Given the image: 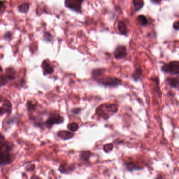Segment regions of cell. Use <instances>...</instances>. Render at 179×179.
Listing matches in <instances>:
<instances>
[{"mask_svg": "<svg viewBox=\"0 0 179 179\" xmlns=\"http://www.w3.org/2000/svg\"><path fill=\"white\" fill-rule=\"evenodd\" d=\"M118 108L115 104L105 103L99 106L96 109V113L104 119H108L117 112Z\"/></svg>", "mask_w": 179, "mask_h": 179, "instance_id": "obj_2", "label": "cell"}, {"mask_svg": "<svg viewBox=\"0 0 179 179\" xmlns=\"http://www.w3.org/2000/svg\"><path fill=\"white\" fill-rule=\"evenodd\" d=\"M12 108V104L11 102L8 100H5L1 108V115H3L4 114L10 113Z\"/></svg>", "mask_w": 179, "mask_h": 179, "instance_id": "obj_10", "label": "cell"}, {"mask_svg": "<svg viewBox=\"0 0 179 179\" xmlns=\"http://www.w3.org/2000/svg\"><path fill=\"white\" fill-rule=\"evenodd\" d=\"M57 136L63 140H68L73 138L74 136L73 133L67 131H60L57 133Z\"/></svg>", "mask_w": 179, "mask_h": 179, "instance_id": "obj_9", "label": "cell"}, {"mask_svg": "<svg viewBox=\"0 0 179 179\" xmlns=\"http://www.w3.org/2000/svg\"><path fill=\"white\" fill-rule=\"evenodd\" d=\"M166 82L173 88L179 90V79L176 78H168Z\"/></svg>", "mask_w": 179, "mask_h": 179, "instance_id": "obj_11", "label": "cell"}, {"mask_svg": "<svg viewBox=\"0 0 179 179\" xmlns=\"http://www.w3.org/2000/svg\"><path fill=\"white\" fill-rule=\"evenodd\" d=\"M91 154V152L88 151H84L81 153V158L85 161H88Z\"/></svg>", "mask_w": 179, "mask_h": 179, "instance_id": "obj_21", "label": "cell"}, {"mask_svg": "<svg viewBox=\"0 0 179 179\" xmlns=\"http://www.w3.org/2000/svg\"><path fill=\"white\" fill-rule=\"evenodd\" d=\"M12 147L5 141L3 135L1 138L0 143V163L1 164H7L11 163L13 158L11 154Z\"/></svg>", "mask_w": 179, "mask_h": 179, "instance_id": "obj_1", "label": "cell"}, {"mask_svg": "<svg viewBox=\"0 0 179 179\" xmlns=\"http://www.w3.org/2000/svg\"><path fill=\"white\" fill-rule=\"evenodd\" d=\"M64 119L58 114H53L50 116L45 123V125L47 128L50 129L53 126L56 124H60L63 123Z\"/></svg>", "mask_w": 179, "mask_h": 179, "instance_id": "obj_6", "label": "cell"}, {"mask_svg": "<svg viewBox=\"0 0 179 179\" xmlns=\"http://www.w3.org/2000/svg\"><path fill=\"white\" fill-rule=\"evenodd\" d=\"M105 70L103 69H94L92 71V76L93 78L97 80L102 77Z\"/></svg>", "mask_w": 179, "mask_h": 179, "instance_id": "obj_15", "label": "cell"}, {"mask_svg": "<svg viewBox=\"0 0 179 179\" xmlns=\"http://www.w3.org/2000/svg\"><path fill=\"white\" fill-rule=\"evenodd\" d=\"M118 29L121 35H127V31L126 25L123 22L120 21L118 24Z\"/></svg>", "mask_w": 179, "mask_h": 179, "instance_id": "obj_16", "label": "cell"}, {"mask_svg": "<svg viewBox=\"0 0 179 179\" xmlns=\"http://www.w3.org/2000/svg\"><path fill=\"white\" fill-rule=\"evenodd\" d=\"M151 1L153 3H159L161 0H151Z\"/></svg>", "mask_w": 179, "mask_h": 179, "instance_id": "obj_30", "label": "cell"}, {"mask_svg": "<svg viewBox=\"0 0 179 179\" xmlns=\"http://www.w3.org/2000/svg\"><path fill=\"white\" fill-rule=\"evenodd\" d=\"M137 20L139 24L142 26H146L148 24V19L145 16L143 15L139 16L137 18Z\"/></svg>", "mask_w": 179, "mask_h": 179, "instance_id": "obj_19", "label": "cell"}, {"mask_svg": "<svg viewBox=\"0 0 179 179\" xmlns=\"http://www.w3.org/2000/svg\"><path fill=\"white\" fill-rule=\"evenodd\" d=\"M31 179H40L39 177H37L36 175H33Z\"/></svg>", "mask_w": 179, "mask_h": 179, "instance_id": "obj_32", "label": "cell"}, {"mask_svg": "<svg viewBox=\"0 0 179 179\" xmlns=\"http://www.w3.org/2000/svg\"><path fill=\"white\" fill-rule=\"evenodd\" d=\"M133 4L135 11H138L144 6L143 0H133Z\"/></svg>", "mask_w": 179, "mask_h": 179, "instance_id": "obj_14", "label": "cell"}, {"mask_svg": "<svg viewBox=\"0 0 179 179\" xmlns=\"http://www.w3.org/2000/svg\"><path fill=\"white\" fill-rule=\"evenodd\" d=\"M127 167L128 169L130 171H132V170L133 171V170H135L140 169V167H138L136 164L131 163V162L127 164Z\"/></svg>", "mask_w": 179, "mask_h": 179, "instance_id": "obj_22", "label": "cell"}, {"mask_svg": "<svg viewBox=\"0 0 179 179\" xmlns=\"http://www.w3.org/2000/svg\"><path fill=\"white\" fill-rule=\"evenodd\" d=\"M12 36V33L10 31H8L7 32H6L3 35L4 38L6 39H10L11 38Z\"/></svg>", "mask_w": 179, "mask_h": 179, "instance_id": "obj_27", "label": "cell"}, {"mask_svg": "<svg viewBox=\"0 0 179 179\" xmlns=\"http://www.w3.org/2000/svg\"><path fill=\"white\" fill-rule=\"evenodd\" d=\"M97 82L105 87H117L121 83V80L117 78L112 77H101L97 80Z\"/></svg>", "mask_w": 179, "mask_h": 179, "instance_id": "obj_3", "label": "cell"}, {"mask_svg": "<svg viewBox=\"0 0 179 179\" xmlns=\"http://www.w3.org/2000/svg\"><path fill=\"white\" fill-rule=\"evenodd\" d=\"M113 147H114V146H113V144H107L104 145L103 149L105 152H108L110 151L111 150H112Z\"/></svg>", "mask_w": 179, "mask_h": 179, "instance_id": "obj_25", "label": "cell"}, {"mask_svg": "<svg viewBox=\"0 0 179 179\" xmlns=\"http://www.w3.org/2000/svg\"><path fill=\"white\" fill-rule=\"evenodd\" d=\"M142 75V70L140 68H137L132 75V78L135 81H138Z\"/></svg>", "mask_w": 179, "mask_h": 179, "instance_id": "obj_17", "label": "cell"}, {"mask_svg": "<svg viewBox=\"0 0 179 179\" xmlns=\"http://www.w3.org/2000/svg\"><path fill=\"white\" fill-rule=\"evenodd\" d=\"M162 71L166 73L172 75H179V61H173L168 64H165L162 67Z\"/></svg>", "mask_w": 179, "mask_h": 179, "instance_id": "obj_4", "label": "cell"}, {"mask_svg": "<svg viewBox=\"0 0 179 179\" xmlns=\"http://www.w3.org/2000/svg\"><path fill=\"white\" fill-rule=\"evenodd\" d=\"M8 81L9 80L7 79V78L6 77L5 75H1V79H0V81H1L0 85H1V87H3V86L5 85L8 83Z\"/></svg>", "mask_w": 179, "mask_h": 179, "instance_id": "obj_23", "label": "cell"}, {"mask_svg": "<svg viewBox=\"0 0 179 179\" xmlns=\"http://www.w3.org/2000/svg\"><path fill=\"white\" fill-rule=\"evenodd\" d=\"M173 27L175 30L179 31V21H176L173 23Z\"/></svg>", "mask_w": 179, "mask_h": 179, "instance_id": "obj_29", "label": "cell"}, {"mask_svg": "<svg viewBox=\"0 0 179 179\" xmlns=\"http://www.w3.org/2000/svg\"><path fill=\"white\" fill-rule=\"evenodd\" d=\"M42 68L44 75H48L53 73L54 71V67L50 64L48 60H45L42 64Z\"/></svg>", "mask_w": 179, "mask_h": 179, "instance_id": "obj_8", "label": "cell"}, {"mask_svg": "<svg viewBox=\"0 0 179 179\" xmlns=\"http://www.w3.org/2000/svg\"><path fill=\"white\" fill-rule=\"evenodd\" d=\"M154 179H164L163 177H162L161 175H158L157 177Z\"/></svg>", "mask_w": 179, "mask_h": 179, "instance_id": "obj_31", "label": "cell"}, {"mask_svg": "<svg viewBox=\"0 0 179 179\" xmlns=\"http://www.w3.org/2000/svg\"><path fill=\"white\" fill-rule=\"evenodd\" d=\"M5 75L9 81L13 80L15 78V72L13 68H9L6 70V73Z\"/></svg>", "mask_w": 179, "mask_h": 179, "instance_id": "obj_13", "label": "cell"}, {"mask_svg": "<svg viewBox=\"0 0 179 179\" xmlns=\"http://www.w3.org/2000/svg\"><path fill=\"white\" fill-rule=\"evenodd\" d=\"M67 128L69 131L72 132H75L79 129V126L76 123H71L67 125Z\"/></svg>", "mask_w": 179, "mask_h": 179, "instance_id": "obj_20", "label": "cell"}, {"mask_svg": "<svg viewBox=\"0 0 179 179\" xmlns=\"http://www.w3.org/2000/svg\"><path fill=\"white\" fill-rule=\"evenodd\" d=\"M29 7H30V4L29 3L24 2L18 6L17 10L19 13H21L22 14H26L27 13V12H29Z\"/></svg>", "mask_w": 179, "mask_h": 179, "instance_id": "obj_12", "label": "cell"}, {"mask_svg": "<svg viewBox=\"0 0 179 179\" xmlns=\"http://www.w3.org/2000/svg\"><path fill=\"white\" fill-rule=\"evenodd\" d=\"M5 1H3V0H1V4H0V12H1V14L2 15L4 13L6 9V4L5 3Z\"/></svg>", "mask_w": 179, "mask_h": 179, "instance_id": "obj_24", "label": "cell"}, {"mask_svg": "<svg viewBox=\"0 0 179 179\" xmlns=\"http://www.w3.org/2000/svg\"><path fill=\"white\" fill-rule=\"evenodd\" d=\"M84 0H65V6L74 12L81 13V6Z\"/></svg>", "mask_w": 179, "mask_h": 179, "instance_id": "obj_5", "label": "cell"}, {"mask_svg": "<svg viewBox=\"0 0 179 179\" xmlns=\"http://www.w3.org/2000/svg\"><path fill=\"white\" fill-rule=\"evenodd\" d=\"M54 37L53 35L49 33L48 31H45L43 34V40L45 41L46 42H52L53 41Z\"/></svg>", "mask_w": 179, "mask_h": 179, "instance_id": "obj_18", "label": "cell"}, {"mask_svg": "<svg viewBox=\"0 0 179 179\" xmlns=\"http://www.w3.org/2000/svg\"><path fill=\"white\" fill-rule=\"evenodd\" d=\"M127 49L125 46L119 45L114 51V56L116 59H122L127 56Z\"/></svg>", "mask_w": 179, "mask_h": 179, "instance_id": "obj_7", "label": "cell"}, {"mask_svg": "<svg viewBox=\"0 0 179 179\" xmlns=\"http://www.w3.org/2000/svg\"><path fill=\"white\" fill-rule=\"evenodd\" d=\"M27 107L29 111H31V110L34 109L35 107H36V105H35L34 103H33V102H31V101H28V102H27Z\"/></svg>", "mask_w": 179, "mask_h": 179, "instance_id": "obj_26", "label": "cell"}, {"mask_svg": "<svg viewBox=\"0 0 179 179\" xmlns=\"http://www.w3.org/2000/svg\"><path fill=\"white\" fill-rule=\"evenodd\" d=\"M81 111V108H74L73 110H72V111H71L72 113L74 114H79L80 113Z\"/></svg>", "mask_w": 179, "mask_h": 179, "instance_id": "obj_28", "label": "cell"}]
</instances>
